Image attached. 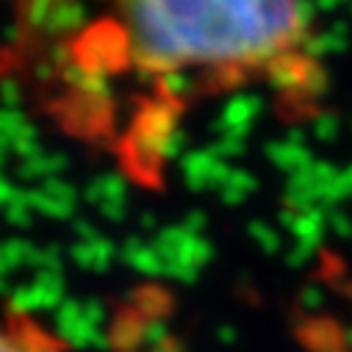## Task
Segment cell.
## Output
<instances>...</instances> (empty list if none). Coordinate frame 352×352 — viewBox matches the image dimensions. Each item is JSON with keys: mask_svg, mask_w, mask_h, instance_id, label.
<instances>
[{"mask_svg": "<svg viewBox=\"0 0 352 352\" xmlns=\"http://www.w3.org/2000/svg\"><path fill=\"white\" fill-rule=\"evenodd\" d=\"M0 352H69V344L23 308H0Z\"/></svg>", "mask_w": 352, "mask_h": 352, "instance_id": "2", "label": "cell"}, {"mask_svg": "<svg viewBox=\"0 0 352 352\" xmlns=\"http://www.w3.org/2000/svg\"><path fill=\"white\" fill-rule=\"evenodd\" d=\"M122 56L142 75L197 92L316 86L305 0H117Z\"/></svg>", "mask_w": 352, "mask_h": 352, "instance_id": "1", "label": "cell"}]
</instances>
